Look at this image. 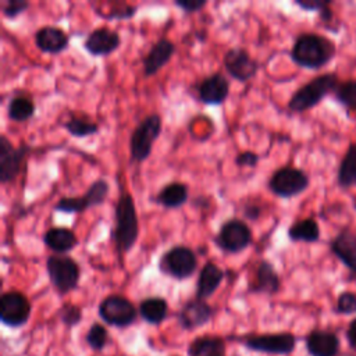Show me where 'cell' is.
Here are the masks:
<instances>
[{
  "label": "cell",
  "mask_w": 356,
  "mask_h": 356,
  "mask_svg": "<svg viewBox=\"0 0 356 356\" xmlns=\"http://www.w3.org/2000/svg\"><path fill=\"white\" fill-rule=\"evenodd\" d=\"M46 271L51 285L60 293H67L76 288L81 268L68 254H51L46 259Z\"/></svg>",
  "instance_id": "obj_5"
},
{
  "label": "cell",
  "mask_w": 356,
  "mask_h": 356,
  "mask_svg": "<svg viewBox=\"0 0 356 356\" xmlns=\"http://www.w3.org/2000/svg\"><path fill=\"white\" fill-rule=\"evenodd\" d=\"M28 152L29 146L21 145L14 147L4 134L0 135V182H10L19 174Z\"/></svg>",
  "instance_id": "obj_12"
},
{
  "label": "cell",
  "mask_w": 356,
  "mask_h": 356,
  "mask_svg": "<svg viewBox=\"0 0 356 356\" xmlns=\"http://www.w3.org/2000/svg\"><path fill=\"white\" fill-rule=\"evenodd\" d=\"M222 278L224 271L214 261H206L196 281V298L206 299L211 296L220 286Z\"/></svg>",
  "instance_id": "obj_22"
},
{
  "label": "cell",
  "mask_w": 356,
  "mask_h": 356,
  "mask_svg": "<svg viewBox=\"0 0 356 356\" xmlns=\"http://www.w3.org/2000/svg\"><path fill=\"white\" fill-rule=\"evenodd\" d=\"M100 317L115 327H127L136 318V309L125 296L108 295L99 305Z\"/></svg>",
  "instance_id": "obj_10"
},
{
  "label": "cell",
  "mask_w": 356,
  "mask_h": 356,
  "mask_svg": "<svg viewBox=\"0 0 356 356\" xmlns=\"http://www.w3.org/2000/svg\"><path fill=\"white\" fill-rule=\"evenodd\" d=\"M189 191L182 182H170L164 185L156 196V202L167 209H175L188 202Z\"/></svg>",
  "instance_id": "obj_27"
},
{
  "label": "cell",
  "mask_w": 356,
  "mask_h": 356,
  "mask_svg": "<svg viewBox=\"0 0 356 356\" xmlns=\"http://www.w3.org/2000/svg\"><path fill=\"white\" fill-rule=\"evenodd\" d=\"M280 277L274 266L268 260H260L256 266L254 280L250 284V291L257 293L273 295L280 289Z\"/></svg>",
  "instance_id": "obj_21"
},
{
  "label": "cell",
  "mask_w": 356,
  "mask_h": 356,
  "mask_svg": "<svg viewBox=\"0 0 356 356\" xmlns=\"http://www.w3.org/2000/svg\"><path fill=\"white\" fill-rule=\"evenodd\" d=\"M331 0H295V4L306 11L320 13L323 8L331 6Z\"/></svg>",
  "instance_id": "obj_37"
},
{
  "label": "cell",
  "mask_w": 356,
  "mask_h": 356,
  "mask_svg": "<svg viewBox=\"0 0 356 356\" xmlns=\"http://www.w3.org/2000/svg\"><path fill=\"white\" fill-rule=\"evenodd\" d=\"M337 54L335 43L316 32H302L291 49L292 61L307 70H320L327 65Z\"/></svg>",
  "instance_id": "obj_1"
},
{
  "label": "cell",
  "mask_w": 356,
  "mask_h": 356,
  "mask_svg": "<svg viewBox=\"0 0 356 356\" xmlns=\"http://www.w3.org/2000/svg\"><path fill=\"white\" fill-rule=\"evenodd\" d=\"M189 356H225V345L217 337L196 338L188 349Z\"/></svg>",
  "instance_id": "obj_28"
},
{
  "label": "cell",
  "mask_w": 356,
  "mask_h": 356,
  "mask_svg": "<svg viewBox=\"0 0 356 356\" xmlns=\"http://www.w3.org/2000/svg\"><path fill=\"white\" fill-rule=\"evenodd\" d=\"M86 341L95 350H102L107 342V330L102 324H93L86 334Z\"/></svg>",
  "instance_id": "obj_33"
},
{
  "label": "cell",
  "mask_w": 356,
  "mask_h": 356,
  "mask_svg": "<svg viewBox=\"0 0 356 356\" xmlns=\"http://www.w3.org/2000/svg\"><path fill=\"white\" fill-rule=\"evenodd\" d=\"M257 161H259V154H256L250 150L241 152L235 159V163L242 167H254L257 164Z\"/></svg>",
  "instance_id": "obj_38"
},
{
  "label": "cell",
  "mask_w": 356,
  "mask_h": 356,
  "mask_svg": "<svg viewBox=\"0 0 356 356\" xmlns=\"http://www.w3.org/2000/svg\"><path fill=\"white\" fill-rule=\"evenodd\" d=\"M110 185L104 178L95 179L82 196H64L54 204V210L63 213H82L89 207L100 206L108 196Z\"/></svg>",
  "instance_id": "obj_8"
},
{
  "label": "cell",
  "mask_w": 356,
  "mask_h": 356,
  "mask_svg": "<svg viewBox=\"0 0 356 356\" xmlns=\"http://www.w3.org/2000/svg\"><path fill=\"white\" fill-rule=\"evenodd\" d=\"M44 245L57 254H65L78 245V238L67 227H51L43 234Z\"/></svg>",
  "instance_id": "obj_23"
},
{
  "label": "cell",
  "mask_w": 356,
  "mask_h": 356,
  "mask_svg": "<svg viewBox=\"0 0 356 356\" xmlns=\"http://www.w3.org/2000/svg\"><path fill=\"white\" fill-rule=\"evenodd\" d=\"M213 310L203 299H192L184 305L178 314L179 324L186 330L197 328L211 318Z\"/></svg>",
  "instance_id": "obj_20"
},
{
  "label": "cell",
  "mask_w": 356,
  "mask_h": 356,
  "mask_svg": "<svg viewBox=\"0 0 356 356\" xmlns=\"http://www.w3.org/2000/svg\"><path fill=\"white\" fill-rule=\"evenodd\" d=\"M120 43L121 38L115 31L107 26H99L86 36L83 47L93 56H107L115 51Z\"/></svg>",
  "instance_id": "obj_16"
},
{
  "label": "cell",
  "mask_w": 356,
  "mask_h": 356,
  "mask_svg": "<svg viewBox=\"0 0 356 356\" xmlns=\"http://www.w3.org/2000/svg\"><path fill=\"white\" fill-rule=\"evenodd\" d=\"M288 238L293 242H306L314 243L320 239V225L318 222L312 218H302L295 221L286 231Z\"/></svg>",
  "instance_id": "obj_26"
},
{
  "label": "cell",
  "mask_w": 356,
  "mask_h": 356,
  "mask_svg": "<svg viewBox=\"0 0 356 356\" xmlns=\"http://www.w3.org/2000/svg\"><path fill=\"white\" fill-rule=\"evenodd\" d=\"M309 185V175L303 170L292 165H284L275 170L268 179V189L282 199H289L303 193Z\"/></svg>",
  "instance_id": "obj_6"
},
{
  "label": "cell",
  "mask_w": 356,
  "mask_h": 356,
  "mask_svg": "<svg viewBox=\"0 0 356 356\" xmlns=\"http://www.w3.org/2000/svg\"><path fill=\"white\" fill-rule=\"evenodd\" d=\"M243 214L248 216L250 220H256L260 214V209L257 206H253V207H245L243 210Z\"/></svg>",
  "instance_id": "obj_42"
},
{
  "label": "cell",
  "mask_w": 356,
  "mask_h": 356,
  "mask_svg": "<svg viewBox=\"0 0 356 356\" xmlns=\"http://www.w3.org/2000/svg\"><path fill=\"white\" fill-rule=\"evenodd\" d=\"M338 85L339 78L335 72L320 74L293 92L288 102V108L293 113L307 111L321 103L325 96L334 95Z\"/></svg>",
  "instance_id": "obj_3"
},
{
  "label": "cell",
  "mask_w": 356,
  "mask_h": 356,
  "mask_svg": "<svg viewBox=\"0 0 356 356\" xmlns=\"http://www.w3.org/2000/svg\"><path fill=\"white\" fill-rule=\"evenodd\" d=\"M168 305L165 299L160 296H150L140 302L139 305V313L143 320L152 324L161 323L167 316Z\"/></svg>",
  "instance_id": "obj_29"
},
{
  "label": "cell",
  "mask_w": 356,
  "mask_h": 356,
  "mask_svg": "<svg viewBox=\"0 0 356 356\" xmlns=\"http://www.w3.org/2000/svg\"><path fill=\"white\" fill-rule=\"evenodd\" d=\"M207 4L206 0H177L175 6L181 7L185 13H196Z\"/></svg>",
  "instance_id": "obj_39"
},
{
  "label": "cell",
  "mask_w": 356,
  "mask_h": 356,
  "mask_svg": "<svg viewBox=\"0 0 356 356\" xmlns=\"http://www.w3.org/2000/svg\"><path fill=\"white\" fill-rule=\"evenodd\" d=\"M330 250L356 280V232L348 228L341 229L331 239Z\"/></svg>",
  "instance_id": "obj_14"
},
{
  "label": "cell",
  "mask_w": 356,
  "mask_h": 356,
  "mask_svg": "<svg viewBox=\"0 0 356 356\" xmlns=\"http://www.w3.org/2000/svg\"><path fill=\"white\" fill-rule=\"evenodd\" d=\"M334 97L348 110H356V79H346L339 82L334 92Z\"/></svg>",
  "instance_id": "obj_32"
},
{
  "label": "cell",
  "mask_w": 356,
  "mask_h": 356,
  "mask_svg": "<svg viewBox=\"0 0 356 356\" xmlns=\"http://www.w3.org/2000/svg\"><path fill=\"white\" fill-rule=\"evenodd\" d=\"M341 356H353V355H350V353H343V355H341Z\"/></svg>",
  "instance_id": "obj_43"
},
{
  "label": "cell",
  "mask_w": 356,
  "mask_h": 356,
  "mask_svg": "<svg viewBox=\"0 0 356 356\" xmlns=\"http://www.w3.org/2000/svg\"><path fill=\"white\" fill-rule=\"evenodd\" d=\"M35 114V103L24 96H14L10 99L8 106H7V115L10 120L15 122H24L32 118Z\"/></svg>",
  "instance_id": "obj_30"
},
{
  "label": "cell",
  "mask_w": 356,
  "mask_h": 356,
  "mask_svg": "<svg viewBox=\"0 0 356 356\" xmlns=\"http://www.w3.org/2000/svg\"><path fill=\"white\" fill-rule=\"evenodd\" d=\"M175 44L168 38H160L153 43L149 53L143 58V72L146 76L154 75L160 71L172 57Z\"/></svg>",
  "instance_id": "obj_19"
},
{
  "label": "cell",
  "mask_w": 356,
  "mask_h": 356,
  "mask_svg": "<svg viewBox=\"0 0 356 356\" xmlns=\"http://www.w3.org/2000/svg\"><path fill=\"white\" fill-rule=\"evenodd\" d=\"M28 7H29V1H26V0H8L3 6L1 11H3L4 17L15 18L19 14H22Z\"/></svg>",
  "instance_id": "obj_35"
},
{
  "label": "cell",
  "mask_w": 356,
  "mask_h": 356,
  "mask_svg": "<svg viewBox=\"0 0 356 356\" xmlns=\"http://www.w3.org/2000/svg\"><path fill=\"white\" fill-rule=\"evenodd\" d=\"M318 18L320 21L327 26V28H331L330 25L334 22V13L331 10V6L323 8L320 13H318Z\"/></svg>",
  "instance_id": "obj_40"
},
{
  "label": "cell",
  "mask_w": 356,
  "mask_h": 356,
  "mask_svg": "<svg viewBox=\"0 0 356 356\" xmlns=\"http://www.w3.org/2000/svg\"><path fill=\"white\" fill-rule=\"evenodd\" d=\"M214 241L224 252L238 253L250 245L252 229L243 220L229 218L221 224Z\"/></svg>",
  "instance_id": "obj_9"
},
{
  "label": "cell",
  "mask_w": 356,
  "mask_h": 356,
  "mask_svg": "<svg viewBox=\"0 0 356 356\" xmlns=\"http://www.w3.org/2000/svg\"><path fill=\"white\" fill-rule=\"evenodd\" d=\"M64 128L76 138H85L89 135H93L99 131V127L96 122L90 121L89 118L83 115H76V114H70L68 118L64 122Z\"/></svg>",
  "instance_id": "obj_31"
},
{
  "label": "cell",
  "mask_w": 356,
  "mask_h": 356,
  "mask_svg": "<svg viewBox=\"0 0 356 356\" xmlns=\"http://www.w3.org/2000/svg\"><path fill=\"white\" fill-rule=\"evenodd\" d=\"M70 38L64 29L53 25H44L35 32V44L43 53L57 54L68 47Z\"/></svg>",
  "instance_id": "obj_18"
},
{
  "label": "cell",
  "mask_w": 356,
  "mask_h": 356,
  "mask_svg": "<svg viewBox=\"0 0 356 356\" xmlns=\"http://www.w3.org/2000/svg\"><path fill=\"white\" fill-rule=\"evenodd\" d=\"M346 337H348L349 343H350L353 348H356V318L349 324V328H348Z\"/></svg>",
  "instance_id": "obj_41"
},
{
  "label": "cell",
  "mask_w": 356,
  "mask_h": 356,
  "mask_svg": "<svg viewBox=\"0 0 356 356\" xmlns=\"http://www.w3.org/2000/svg\"><path fill=\"white\" fill-rule=\"evenodd\" d=\"M81 309L75 305H64L63 309L60 310V317L61 320L68 324V325H74L81 320Z\"/></svg>",
  "instance_id": "obj_36"
},
{
  "label": "cell",
  "mask_w": 356,
  "mask_h": 356,
  "mask_svg": "<svg viewBox=\"0 0 356 356\" xmlns=\"http://www.w3.org/2000/svg\"><path fill=\"white\" fill-rule=\"evenodd\" d=\"M337 312L341 314H352L356 312V293L345 291L337 299Z\"/></svg>",
  "instance_id": "obj_34"
},
{
  "label": "cell",
  "mask_w": 356,
  "mask_h": 356,
  "mask_svg": "<svg viewBox=\"0 0 356 356\" xmlns=\"http://www.w3.org/2000/svg\"><path fill=\"white\" fill-rule=\"evenodd\" d=\"M31 314L28 298L18 291H8L0 298V318L6 325L19 327L25 324Z\"/></svg>",
  "instance_id": "obj_11"
},
{
  "label": "cell",
  "mask_w": 356,
  "mask_h": 356,
  "mask_svg": "<svg viewBox=\"0 0 356 356\" xmlns=\"http://www.w3.org/2000/svg\"><path fill=\"white\" fill-rule=\"evenodd\" d=\"M139 235V220L131 193L121 192L115 204V225L111 232L114 245L120 253L129 252Z\"/></svg>",
  "instance_id": "obj_2"
},
{
  "label": "cell",
  "mask_w": 356,
  "mask_h": 356,
  "mask_svg": "<svg viewBox=\"0 0 356 356\" xmlns=\"http://www.w3.org/2000/svg\"><path fill=\"white\" fill-rule=\"evenodd\" d=\"M197 267V256L196 253L184 245H175L165 250L160 260L159 268L161 273L175 278L185 280L191 277Z\"/></svg>",
  "instance_id": "obj_7"
},
{
  "label": "cell",
  "mask_w": 356,
  "mask_h": 356,
  "mask_svg": "<svg viewBox=\"0 0 356 356\" xmlns=\"http://www.w3.org/2000/svg\"><path fill=\"white\" fill-rule=\"evenodd\" d=\"M337 184L342 189L356 186V142L349 143L337 171Z\"/></svg>",
  "instance_id": "obj_25"
},
{
  "label": "cell",
  "mask_w": 356,
  "mask_h": 356,
  "mask_svg": "<svg viewBox=\"0 0 356 356\" xmlns=\"http://www.w3.org/2000/svg\"><path fill=\"white\" fill-rule=\"evenodd\" d=\"M161 132V117L157 113L146 115L131 132L129 154L134 161H143L149 157L154 140Z\"/></svg>",
  "instance_id": "obj_4"
},
{
  "label": "cell",
  "mask_w": 356,
  "mask_h": 356,
  "mask_svg": "<svg viewBox=\"0 0 356 356\" xmlns=\"http://www.w3.org/2000/svg\"><path fill=\"white\" fill-rule=\"evenodd\" d=\"M225 71L236 81L246 82L257 72L259 64L243 47H231L222 58Z\"/></svg>",
  "instance_id": "obj_13"
},
{
  "label": "cell",
  "mask_w": 356,
  "mask_h": 356,
  "mask_svg": "<svg viewBox=\"0 0 356 356\" xmlns=\"http://www.w3.org/2000/svg\"><path fill=\"white\" fill-rule=\"evenodd\" d=\"M307 350L312 356H337L339 341L335 334L330 331H312L306 339Z\"/></svg>",
  "instance_id": "obj_24"
},
{
  "label": "cell",
  "mask_w": 356,
  "mask_h": 356,
  "mask_svg": "<svg viewBox=\"0 0 356 356\" xmlns=\"http://www.w3.org/2000/svg\"><path fill=\"white\" fill-rule=\"evenodd\" d=\"M229 93V82L221 72H213L197 85L199 100L204 104H221Z\"/></svg>",
  "instance_id": "obj_17"
},
{
  "label": "cell",
  "mask_w": 356,
  "mask_h": 356,
  "mask_svg": "<svg viewBox=\"0 0 356 356\" xmlns=\"http://www.w3.org/2000/svg\"><path fill=\"white\" fill-rule=\"evenodd\" d=\"M245 345L259 352L289 353L295 348V337L289 332L256 335V337L248 338L245 341Z\"/></svg>",
  "instance_id": "obj_15"
}]
</instances>
